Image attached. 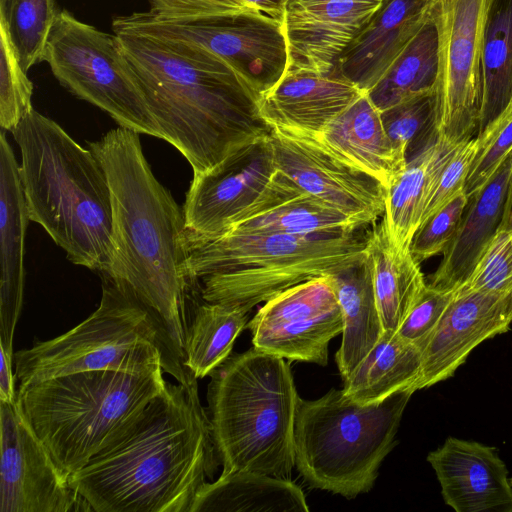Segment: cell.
Masks as SVG:
<instances>
[{
  "label": "cell",
  "instance_id": "6da1fadb",
  "mask_svg": "<svg viewBox=\"0 0 512 512\" xmlns=\"http://www.w3.org/2000/svg\"><path fill=\"white\" fill-rule=\"evenodd\" d=\"M88 145L111 194L112 250L103 276L137 298L185 365L193 311L203 298L187 267L183 209L152 172L139 133L118 127Z\"/></svg>",
  "mask_w": 512,
  "mask_h": 512
},
{
  "label": "cell",
  "instance_id": "7a4b0ae2",
  "mask_svg": "<svg viewBox=\"0 0 512 512\" xmlns=\"http://www.w3.org/2000/svg\"><path fill=\"white\" fill-rule=\"evenodd\" d=\"M115 35L164 141L193 174L270 134L259 95L218 56L185 41Z\"/></svg>",
  "mask_w": 512,
  "mask_h": 512
},
{
  "label": "cell",
  "instance_id": "3957f363",
  "mask_svg": "<svg viewBox=\"0 0 512 512\" xmlns=\"http://www.w3.org/2000/svg\"><path fill=\"white\" fill-rule=\"evenodd\" d=\"M218 464L198 387L166 381L137 423L70 483L96 512H191Z\"/></svg>",
  "mask_w": 512,
  "mask_h": 512
},
{
  "label": "cell",
  "instance_id": "277c9868",
  "mask_svg": "<svg viewBox=\"0 0 512 512\" xmlns=\"http://www.w3.org/2000/svg\"><path fill=\"white\" fill-rule=\"evenodd\" d=\"M21 157L28 214L75 265L105 274L112 205L106 173L90 148L34 108L11 132Z\"/></svg>",
  "mask_w": 512,
  "mask_h": 512
},
{
  "label": "cell",
  "instance_id": "5b68a950",
  "mask_svg": "<svg viewBox=\"0 0 512 512\" xmlns=\"http://www.w3.org/2000/svg\"><path fill=\"white\" fill-rule=\"evenodd\" d=\"M284 359L253 347L210 373L208 416L223 474L245 470L290 479L299 396Z\"/></svg>",
  "mask_w": 512,
  "mask_h": 512
},
{
  "label": "cell",
  "instance_id": "8992f818",
  "mask_svg": "<svg viewBox=\"0 0 512 512\" xmlns=\"http://www.w3.org/2000/svg\"><path fill=\"white\" fill-rule=\"evenodd\" d=\"M364 228L348 233L226 232L210 239L186 238L187 267L193 279L201 280L205 301L250 311L296 284L362 260L369 236L363 234Z\"/></svg>",
  "mask_w": 512,
  "mask_h": 512
},
{
  "label": "cell",
  "instance_id": "52a82bcc",
  "mask_svg": "<svg viewBox=\"0 0 512 512\" xmlns=\"http://www.w3.org/2000/svg\"><path fill=\"white\" fill-rule=\"evenodd\" d=\"M163 369L76 372L18 386L24 416L69 475L122 438L164 389Z\"/></svg>",
  "mask_w": 512,
  "mask_h": 512
},
{
  "label": "cell",
  "instance_id": "ba28073f",
  "mask_svg": "<svg viewBox=\"0 0 512 512\" xmlns=\"http://www.w3.org/2000/svg\"><path fill=\"white\" fill-rule=\"evenodd\" d=\"M18 386L61 375L163 369L187 387H198L147 309L124 286L103 279L98 308L68 332L14 353Z\"/></svg>",
  "mask_w": 512,
  "mask_h": 512
},
{
  "label": "cell",
  "instance_id": "9c48e42d",
  "mask_svg": "<svg viewBox=\"0 0 512 512\" xmlns=\"http://www.w3.org/2000/svg\"><path fill=\"white\" fill-rule=\"evenodd\" d=\"M414 391L361 405L342 390L315 400L299 397L295 424V466L312 487L354 498L373 487Z\"/></svg>",
  "mask_w": 512,
  "mask_h": 512
},
{
  "label": "cell",
  "instance_id": "30bf717a",
  "mask_svg": "<svg viewBox=\"0 0 512 512\" xmlns=\"http://www.w3.org/2000/svg\"><path fill=\"white\" fill-rule=\"evenodd\" d=\"M42 61L64 87L108 113L119 127L164 140L117 35L59 11Z\"/></svg>",
  "mask_w": 512,
  "mask_h": 512
},
{
  "label": "cell",
  "instance_id": "8fae6325",
  "mask_svg": "<svg viewBox=\"0 0 512 512\" xmlns=\"http://www.w3.org/2000/svg\"><path fill=\"white\" fill-rule=\"evenodd\" d=\"M112 26L115 34H139L200 46L235 69L259 97L282 78L288 67L282 20L254 9L186 20H160L138 12L116 17Z\"/></svg>",
  "mask_w": 512,
  "mask_h": 512
},
{
  "label": "cell",
  "instance_id": "7c38bea8",
  "mask_svg": "<svg viewBox=\"0 0 512 512\" xmlns=\"http://www.w3.org/2000/svg\"><path fill=\"white\" fill-rule=\"evenodd\" d=\"M488 0H432L437 31L436 132L457 144L478 131Z\"/></svg>",
  "mask_w": 512,
  "mask_h": 512
},
{
  "label": "cell",
  "instance_id": "4fadbf2b",
  "mask_svg": "<svg viewBox=\"0 0 512 512\" xmlns=\"http://www.w3.org/2000/svg\"><path fill=\"white\" fill-rule=\"evenodd\" d=\"M253 347L280 357L328 362V344L344 320L330 275L296 284L265 302L248 323Z\"/></svg>",
  "mask_w": 512,
  "mask_h": 512
},
{
  "label": "cell",
  "instance_id": "5bb4252c",
  "mask_svg": "<svg viewBox=\"0 0 512 512\" xmlns=\"http://www.w3.org/2000/svg\"><path fill=\"white\" fill-rule=\"evenodd\" d=\"M0 512L93 511L72 487L17 400L0 402Z\"/></svg>",
  "mask_w": 512,
  "mask_h": 512
},
{
  "label": "cell",
  "instance_id": "9a60e30c",
  "mask_svg": "<svg viewBox=\"0 0 512 512\" xmlns=\"http://www.w3.org/2000/svg\"><path fill=\"white\" fill-rule=\"evenodd\" d=\"M269 137L278 171L303 191L361 227L383 215L387 189L330 153L314 134L274 127Z\"/></svg>",
  "mask_w": 512,
  "mask_h": 512
},
{
  "label": "cell",
  "instance_id": "2e32d148",
  "mask_svg": "<svg viewBox=\"0 0 512 512\" xmlns=\"http://www.w3.org/2000/svg\"><path fill=\"white\" fill-rule=\"evenodd\" d=\"M269 135L242 147L209 171L193 174L182 208L187 239L226 233L257 202L277 173Z\"/></svg>",
  "mask_w": 512,
  "mask_h": 512
},
{
  "label": "cell",
  "instance_id": "e0dca14e",
  "mask_svg": "<svg viewBox=\"0 0 512 512\" xmlns=\"http://www.w3.org/2000/svg\"><path fill=\"white\" fill-rule=\"evenodd\" d=\"M454 297L422 352L415 390L451 377L479 344L507 332L512 324V292L454 289Z\"/></svg>",
  "mask_w": 512,
  "mask_h": 512
},
{
  "label": "cell",
  "instance_id": "ac0fdd59",
  "mask_svg": "<svg viewBox=\"0 0 512 512\" xmlns=\"http://www.w3.org/2000/svg\"><path fill=\"white\" fill-rule=\"evenodd\" d=\"M383 0H289L282 24L289 69L329 74Z\"/></svg>",
  "mask_w": 512,
  "mask_h": 512
},
{
  "label": "cell",
  "instance_id": "d6986e66",
  "mask_svg": "<svg viewBox=\"0 0 512 512\" xmlns=\"http://www.w3.org/2000/svg\"><path fill=\"white\" fill-rule=\"evenodd\" d=\"M445 503L457 512H512V484L494 447L448 437L430 452Z\"/></svg>",
  "mask_w": 512,
  "mask_h": 512
},
{
  "label": "cell",
  "instance_id": "ffe728a7",
  "mask_svg": "<svg viewBox=\"0 0 512 512\" xmlns=\"http://www.w3.org/2000/svg\"><path fill=\"white\" fill-rule=\"evenodd\" d=\"M432 0H383L334 70L367 93L430 19Z\"/></svg>",
  "mask_w": 512,
  "mask_h": 512
},
{
  "label": "cell",
  "instance_id": "44dd1931",
  "mask_svg": "<svg viewBox=\"0 0 512 512\" xmlns=\"http://www.w3.org/2000/svg\"><path fill=\"white\" fill-rule=\"evenodd\" d=\"M363 93L335 70L289 69L260 96L259 109L271 128L318 134Z\"/></svg>",
  "mask_w": 512,
  "mask_h": 512
},
{
  "label": "cell",
  "instance_id": "7402d4cb",
  "mask_svg": "<svg viewBox=\"0 0 512 512\" xmlns=\"http://www.w3.org/2000/svg\"><path fill=\"white\" fill-rule=\"evenodd\" d=\"M30 221L19 165L0 134V351L14 356L13 337L23 306L25 236Z\"/></svg>",
  "mask_w": 512,
  "mask_h": 512
},
{
  "label": "cell",
  "instance_id": "603a6c76",
  "mask_svg": "<svg viewBox=\"0 0 512 512\" xmlns=\"http://www.w3.org/2000/svg\"><path fill=\"white\" fill-rule=\"evenodd\" d=\"M511 174L512 152L493 177L468 198L457 232L428 285L454 290L468 278L501 226Z\"/></svg>",
  "mask_w": 512,
  "mask_h": 512
},
{
  "label": "cell",
  "instance_id": "cb8c5ba5",
  "mask_svg": "<svg viewBox=\"0 0 512 512\" xmlns=\"http://www.w3.org/2000/svg\"><path fill=\"white\" fill-rule=\"evenodd\" d=\"M361 227L278 171L257 202L227 232L348 233Z\"/></svg>",
  "mask_w": 512,
  "mask_h": 512
},
{
  "label": "cell",
  "instance_id": "d4e9b609",
  "mask_svg": "<svg viewBox=\"0 0 512 512\" xmlns=\"http://www.w3.org/2000/svg\"><path fill=\"white\" fill-rule=\"evenodd\" d=\"M314 135L330 153L386 189L407 164L395 153L380 111L366 93Z\"/></svg>",
  "mask_w": 512,
  "mask_h": 512
},
{
  "label": "cell",
  "instance_id": "484cf974",
  "mask_svg": "<svg viewBox=\"0 0 512 512\" xmlns=\"http://www.w3.org/2000/svg\"><path fill=\"white\" fill-rule=\"evenodd\" d=\"M457 144L438 136L434 142L407 162L387 188L385 210L380 223L396 252H410V245L421 224L432 182Z\"/></svg>",
  "mask_w": 512,
  "mask_h": 512
},
{
  "label": "cell",
  "instance_id": "4316f807",
  "mask_svg": "<svg viewBox=\"0 0 512 512\" xmlns=\"http://www.w3.org/2000/svg\"><path fill=\"white\" fill-rule=\"evenodd\" d=\"M330 277L344 320L336 363L342 379H345L376 345L383 334V327L367 253L359 262Z\"/></svg>",
  "mask_w": 512,
  "mask_h": 512
},
{
  "label": "cell",
  "instance_id": "83f0119b",
  "mask_svg": "<svg viewBox=\"0 0 512 512\" xmlns=\"http://www.w3.org/2000/svg\"><path fill=\"white\" fill-rule=\"evenodd\" d=\"M302 489L290 479L252 471L221 473L206 482L191 512H307Z\"/></svg>",
  "mask_w": 512,
  "mask_h": 512
},
{
  "label": "cell",
  "instance_id": "f1b7e54d",
  "mask_svg": "<svg viewBox=\"0 0 512 512\" xmlns=\"http://www.w3.org/2000/svg\"><path fill=\"white\" fill-rule=\"evenodd\" d=\"M367 256L383 332L395 333L427 286L420 263L392 248L381 223L369 232Z\"/></svg>",
  "mask_w": 512,
  "mask_h": 512
},
{
  "label": "cell",
  "instance_id": "f546056e",
  "mask_svg": "<svg viewBox=\"0 0 512 512\" xmlns=\"http://www.w3.org/2000/svg\"><path fill=\"white\" fill-rule=\"evenodd\" d=\"M423 350L396 332H383L376 345L345 378L343 391L361 405L378 403L412 389L420 377Z\"/></svg>",
  "mask_w": 512,
  "mask_h": 512
},
{
  "label": "cell",
  "instance_id": "4dcf8cb0",
  "mask_svg": "<svg viewBox=\"0 0 512 512\" xmlns=\"http://www.w3.org/2000/svg\"><path fill=\"white\" fill-rule=\"evenodd\" d=\"M512 104V0H488L477 134Z\"/></svg>",
  "mask_w": 512,
  "mask_h": 512
},
{
  "label": "cell",
  "instance_id": "1f68e13d",
  "mask_svg": "<svg viewBox=\"0 0 512 512\" xmlns=\"http://www.w3.org/2000/svg\"><path fill=\"white\" fill-rule=\"evenodd\" d=\"M438 77L437 31L431 19L366 94L381 112L418 95L435 92Z\"/></svg>",
  "mask_w": 512,
  "mask_h": 512
},
{
  "label": "cell",
  "instance_id": "d6a6232c",
  "mask_svg": "<svg viewBox=\"0 0 512 512\" xmlns=\"http://www.w3.org/2000/svg\"><path fill=\"white\" fill-rule=\"evenodd\" d=\"M246 309L201 300L195 307L185 347V366L196 379L204 378L230 355L248 320Z\"/></svg>",
  "mask_w": 512,
  "mask_h": 512
},
{
  "label": "cell",
  "instance_id": "836d02e7",
  "mask_svg": "<svg viewBox=\"0 0 512 512\" xmlns=\"http://www.w3.org/2000/svg\"><path fill=\"white\" fill-rule=\"evenodd\" d=\"M58 13L54 0H0V27L26 73L42 61Z\"/></svg>",
  "mask_w": 512,
  "mask_h": 512
},
{
  "label": "cell",
  "instance_id": "e575fe53",
  "mask_svg": "<svg viewBox=\"0 0 512 512\" xmlns=\"http://www.w3.org/2000/svg\"><path fill=\"white\" fill-rule=\"evenodd\" d=\"M380 114L395 153L406 162L438 138L435 92L415 96Z\"/></svg>",
  "mask_w": 512,
  "mask_h": 512
},
{
  "label": "cell",
  "instance_id": "d590c367",
  "mask_svg": "<svg viewBox=\"0 0 512 512\" xmlns=\"http://www.w3.org/2000/svg\"><path fill=\"white\" fill-rule=\"evenodd\" d=\"M463 191L469 198L496 173L512 152V104L482 132Z\"/></svg>",
  "mask_w": 512,
  "mask_h": 512
},
{
  "label": "cell",
  "instance_id": "8d00e7d4",
  "mask_svg": "<svg viewBox=\"0 0 512 512\" xmlns=\"http://www.w3.org/2000/svg\"><path fill=\"white\" fill-rule=\"evenodd\" d=\"M0 61V125L12 132L32 107V82L19 64L14 49L3 28Z\"/></svg>",
  "mask_w": 512,
  "mask_h": 512
},
{
  "label": "cell",
  "instance_id": "74e56055",
  "mask_svg": "<svg viewBox=\"0 0 512 512\" xmlns=\"http://www.w3.org/2000/svg\"><path fill=\"white\" fill-rule=\"evenodd\" d=\"M458 290L512 292V228H499Z\"/></svg>",
  "mask_w": 512,
  "mask_h": 512
},
{
  "label": "cell",
  "instance_id": "f35d334b",
  "mask_svg": "<svg viewBox=\"0 0 512 512\" xmlns=\"http://www.w3.org/2000/svg\"><path fill=\"white\" fill-rule=\"evenodd\" d=\"M467 203L468 197L461 191L420 224L410 245L416 261L420 263L445 251L457 232Z\"/></svg>",
  "mask_w": 512,
  "mask_h": 512
},
{
  "label": "cell",
  "instance_id": "ab89813d",
  "mask_svg": "<svg viewBox=\"0 0 512 512\" xmlns=\"http://www.w3.org/2000/svg\"><path fill=\"white\" fill-rule=\"evenodd\" d=\"M476 149L474 137L458 143L451 151L432 182L421 223L463 191Z\"/></svg>",
  "mask_w": 512,
  "mask_h": 512
},
{
  "label": "cell",
  "instance_id": "60d3db41",
  "mask_svg": "<svg viewBox=\"0 0 512 512\" xmlns=\"http://www.w3.org/2000/svg\"><path fill=\"white\" fill-rule=\"evenodd\" d=\"M454 293V290H441L427 284L396 333L403 340L423 350L451 303Z\"/></svg>",
  "mask_w": 512,
  "mask_h": 512
},
{
  "label": "cell",
  "instance_id": "b9f144b4",
  "mask_svg": "<svg viewBox=\"0 0 512 512\" xmlns=\"http://www.w3.org/2000/svg\"><path fill=\"white\" fill-rule=\"evenodd\" d=\"M147 12L160 20H186L233 14L253 8L239 0H149ZM255 10V9H254Z\"/></svg>",
  "mask_w": 512,
  "mask_h": 512
},
{
  "label": "cell",
  "instance_id": "7bdbcfd3",
  "mask_svg": "<svg viewBox=\"0 0 512 512\" xmlns=\"http://www.w3.org/2000/svg\"><path fill=\"white\" fill-rule=\"evenodd\" d=\"M0 402L14 403L18 400L15 373H13V357L0 351Z\"/></svg>",
  "mask_w": 512,
  "mask_h": 512
},
{
  "label": "cell",
  "instance_id": "ee69618b",
  "mask_svg": "<svg viewBox=\"0 0 512 512\" xmlns=\"http://www.w3.org/2000/svg\"><path fill=\"white\" fill-rule=\"evenodd\" d=\"M247 6L276 19L282 20L288 0H239Z\"/></svg>",
  "mask_w": 512,
  "mask_h": 512
},
{
  "label": "cell",
  "instance_id": "f6af8a7d",
  "mask_svg": "<svg viewBox=\"0 0 512 512\" xmlns=\"http://www.w3.org/2000/svg\"><path fill=\"white\" fill-rule=\"evenodd\" d=\"M500 228H512V174L508 185L504 213Z\"/></svg>",
  "mask_w": 512,
  "mask_h": 512
},
{
  "label": "cell",
  "instance_id": "bcb514c9",
  "mask_svg": "<svg viewBox=\"0 0 512 512\" xmlns=\"http://www.w3.org/2000/svg\"><path fill=\"white\" fill-rule=\"evenodd\" d=\"M289 1V0H288Z\"/></svg>",
  "mask_w": 512,
  "mask_h": 512
}]
</instances>
